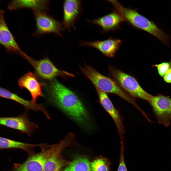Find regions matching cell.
<instances>
[{
	"mask_svg": "<svg viewBox=\"0 0 171 171\" xmlns=\"http://www.w3.org/2000/svg\"><path fill=\"white\" fill-rule=\"evenodd\" d=\"M170 66L171 67V61L170 62Z\"/></svg>",
	"mask_w": 171,
	"mask_h": 171,
	"instance_id": "obj_25",
	"label": "cell"
},
{
	"mask_svg": "<svg viewBox=\"0 0 171 171\" xmlns=\"http://www.w3.org/2000/svg\"><path fill=\"white\" fill-rule=\"evenodd\" d=\"M87 21L101 27L103 33L114 32L121 29L120 24L124 21L121 15L115 10L100 17L93 20L88 19Z\"/></svg>",
	"mask_w": 171,
	"mask_h": 171,
	"instance_id": "obj_16",
	"label": "cell"
},
{
	"mask_svg": "<svg viewBox=\"0 0 171 171\" xmlns=\"http://www.w3.org/2000/svg\"><path fill=\"white\" fill-rule=\"evenodd\" d=\"M43 144H32L22 142L0 137V148L1 149L17 148L24 150L29 153L32 152L33 149L39 147H41Z\"/></svg>",
	"mask_w": 171,
	"mask_h": 171,
	"instance_id": "obj_19",
	"label": "cell"
},
{
	"mask_svg": "<svg viewBox=\"0 0 171 171\" xmlns=\"http://www.w3.org/2000/svg\"><path fill=\"white\" fill-rule=\"evenodd\" d=\"M47 100L77 122L88 127L91 124L89 114L83 104L72 91L54 79L45 89Z\"/></svg>",
	"mask_w": 171,
	"mask_h": 171,
	"instance_id": "obj_1",
	"label": "cell"
},
{
	"mask_svg": "<svg viewBox=\"0 0 171 171\" xmlns=\"http://www.w3.org/2000/svg\"><path fill=\"white\" fill-rule=\"evenodd\" d=\"M0 118V125L18 130L29 136L39 128L37 124L30 120L26 113L17 116Z\"/></svg>",
	"mask_w": 171,
	"mask_h": 171,
	"instance_id": "obj_9",
	"label": "cell"
},
{
	"mask_svg": "<svg viewBox=\"0 0 171 171\" xmlns=\"http://www.w3.org/2000/svg\"><path fill=\"white\" fill-rule=\"evenodd\" d=\"M62 171H93L91 164L85 156L75 158L69 163Z\"/></svg>",
	"mask_w": 171,
	"mask_h": 171,
	"instance_id": "obj_20",
	"label": "cell"
},
{
	"mask_svg": "<svg viewBox=\"0 0 171 171\" xmlns=\"http://www.w3.org/2000/svg\"><path fill=\"white\" fill-rule=\"evenodd\" d=\"M149 103L158 123L168 126L171 121V99L162 95H153Z\"/></svg>",
	"mask_w": 171,
	"mask_h": 171,
	"instance_id": "obj_7",
	"label": "cell"
},
{
	"mask_svg": "<svg viewBox=\"0 0 171 171\" xmlns=\"http://www.w3.org/2000/svg\"><path fill=\"white\" fill-rule=\"evenodd\" d=\"M32 66L36 74L43 80H50L57 76H73L72 74L57 68L48 58L39 60L34 59L26 54L23 57Z\"/></svg>",
	"mask_w": 171,
	"mask_h": 171,
	"instance_id": "obj_5",
	"label": "cell"
},
{
	"mask_svg": "<svg viewBox=\"0 0 171 171\" xmlns=\"http://www.w3.org/2000/svg\"><path fill=\"white\" fill-rule=\"evenodd\" d=\"M121 147L119 165L117 171H127L125 163L124 154V146L123 142H121Z\"/></svg>",
	"mask_w": 171,
	"mask_h": 171,
	"instance_id": "obj_22",
	"label": "cell"
},
{
	"mask_svg": "<svg viewBox=\"0 0 171 171\" xmlns=\"http://www.w3.org/2000/svg\"><path fill=\"white\" fill-rule=\"evenodd\" d=\"M0 96L1 97L14 101L23 106L26 111L31 110L35 112H42L48 119H50L49 114L42 104H34L20 97L16 94L3 88L0 89Z\"/></svg>",
	"mask_w": 171,
	"mask_h": 171,
	"instance_id": "obj_17",
	"label": "cell"
},
{
	"mask_svg": "<svg viewBox=\"0 0 171 171\" xmlns=\"http://www.w3.org/2000/svg\"><path fill=\"white\" fill-rule=\"evenodd\" d=\"M101 105L113 120L121 140L124 133L122 118L119 112L114 106L107 94L95 86Z\"/></svg>",
	"mask_w": 171,
	"mask_h": 171,
	"instance_id": "obj_14",
	"label": "cell"
},
{
	"mask_svg": "<svg viewBox=\"0 0 171 171\" xmlns=\"http://www.w3.org/2000/svg\"><path fill=\"white\" fill-rule=\"evenodd\" d=\"M91 164L93 171H110V162L106 158H98L94 160Z\"/></svg>",
	"mask_w": 171,
	"mask_h": 171,
	"instance_id": "obj_21",
	"label": "cell"
},
{
	"mask_svg": "<svg viewBox=\"0 0 171 171\" xmlns=\"http://www.w3.org/2000/svg\"><path fill=\"white\" fill-rule=\"evenodd\" d=\"M80 69L95 86L106 93L114 94L132 104L138 110H142L136 103L135 98L124 91L111 78L100 73L92 67L85 64Z\"/></svg>",
	"mask_w": 171,
	"mask_h": 171,
	"instance_id": "obj_3",
	"label": "cell"
},
{
	"mask_svg": "<svg viewBox=\"0 0 171 171\" xmlns=\"http://www.w3.org/2000/svg\"><path fill=\"white\" fill-rule=\"evenodd\" d=\"M33 12L36 29L33 34V36L38 37L45 34L52 33L62 37L61 33L65 29L62 23L48 15L47 12Z\"/></svg>",
	"mask_w": 171,
	"mask_h": 171,
	"instance_id": "obj_6",
	"label": "cell"
},
{
	"mask_svg": "<svg viewBox=\"0 0 171 171\" xmlns=\"http://www.w3.org/2000/svg\"><path fill=\"white\" fill-rule=\"evenodd\" d=\"M4 12H0V43L9 52H15L22 56L25 53L20 48L9 30L5 20Z\"/></svg>",
	"mask_w": 171,
	"mask_h": 171,
	"instance_id": "obj_15",
	"label": "cell"
},
{
	"mask_svg": "<svg viewBox=\"0 0 171 171\" xmlns=\"http://www.w3.org/2000/svg\"><path fill=\"white\" fill-rule=\"evenodd\" d=\"M72 143L71 139L67 136L58 143L53 144L52 151L44 164L43 171H61L62 168L67 164L61 153L66 147Z\"/></svg>",
	"mask_w": 171,
	"mask_h": 171,
	"instance_id": "obj_8",
	"label": "cell"
},
{
	"mask_svg": "<svg viewBox=\"0 0 171 171\" xmlns=\"http://www.w3.org/2000/svg\"><path fill=\"white\" fill-rule=\"evenodd\" d=\"M52 145L45 144L41 151L30 156L22 163L17 165L12 171H43L46 160L51 152Z\"/></svg>",
	"mask_w": 171,
	"mask_h": 171,
	"instance_id": "obj_10",
	"label": "cell"
},
{
	"mask_svg": "<svg viewBox=\"0 0 171 171\" xmlns=\"http://www.w3.org/2000/svg\"><path fill=\"white\" fill-rule=\"evenodd\" d=\"M157 67L158 72L161 76H164L170 69V63L167 62H163L158 65H155Z\"/></svg>",
	"mask_w": 171,
	"mask_h": 171,
	"instance_id": "obj_23",
	"label": "cell"
},
{
	"mask_svg": "<svg viewBox=\"0 0 171 171\" xmlns=\"http://www.w3.org/2000/svg\"><path fill=\"white\" fill-rule=\"evenodd\" d=\"M108 76L133 98L150 102L153 95L141 86L134 76L111 65L109 67Z\"/></svg>",
	"mask_w": 171,
	"mask_h": 171,
	"instance_id": "obj_4",
	"label": "cell"
},
{
	"mask_svg": "<svg viewBox=\"0 0 171 171\" xmlns=\"http://www.w3.org/2000/svg\"><path fill=\"white\" fill-rule=\"evenodd\" d=\"M107 1L114 7L115 10L121 15L124 21L131 26L149 33L164 44L169 45V36L159 29L152 21L139 14L137 10L125 7L116 0Z\"/></svg>",
	"mask_w": 171,
	"mask_h": 171,
	"instance_id": "obj_2",
	"label": "cell"
},
{
	"mask_svg": "<svg viewBox=\"0 0 171 171\" xmlns=\"http://www.w3.org/2000/svg\"><path fill=\"white\" fill-rule=\"evenodd\" d=\"M82 2L79 0H67L63 3V14L62 22L65 29L70 32L72 28L76 30L75 24L80 15Z\"/></svg>",
	"mask_w": 171,
	"mask_h": 171,
	"instance_id": "obj_12",
	"label": "cell"
},
{
	"mask_svg": "<svg viewBox=\"0 0 171 171\" xmlns=\"http://www.w3.org/2000/svg\"><path fill=\"white\" fill-rule=\"evenodd\" d=\"M122 42L121 40L111 37L107 39L103 40H95L93 41L81 40L80 46H88L94 48L106 56L113 57L119 49Z\"/></svg>",
	"mask_w": 171,
	"mask_h": 171,
	"instance_id": "obj_13",
	"label": "cell"
},
{
	"mask_svg": "<svg viewBox=\"0 0 171 171\" xmlns=\"http://www.w3.org/2000/svg\"><path fill=\"white\" fill-rule=\"evenodd\" d=\"M49 3V0H13L8 5V8L11 10L28 8L32 10L33 12H47Z\"/></svg>",
	"mask_w": 171,
	"mask_h": 171,
	"instance_id": "obj_18",
	"label": "cell"
},
{
	"mask_svg": "<svg viewBox=\"0 0 171 171\" xmlns=\"http://www.w3.org/2000/svg\"><path fill=\"white\" fill-rule=\"evenodd\" d=\"M37 76L34 73L29 71L21 76L18 81L21 89L24 88L29 92L32 97L31 101L33 104H37V100L39 97H44L42 90V87L44 83L40 82Z\"/></svg>",
	"mask_w": 171,
	"mask_h": 171,
	"instance_id": "obj_11",
	"label": "cell"
},
{
	"mask_svg": "<svg viewBox=\"0 0 171 171\" xmlns=\"http://www.w3.org/2000/svg\"><path fill=\"white\" fill-rule=\"evenodd\" d=\"M163 79L166 82L171 83V68L164 75Z\"/></svg>",
	"mask_w": 171,
	"mask_h": 171,
	"instance_id": "obj_24",
	"label": "cell"
}]
</instances>
